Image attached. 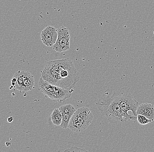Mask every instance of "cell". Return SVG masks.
Segmentation results:
<instances>
[{"label": "cell", "mask_w": 154, "mask_h": 152, "mask_svg": "<svg viewBox=\"0 0 154 152\" xmlns=\"http://www.w3.org/2000/svg\"><path fill=\"white\" fill-rule=\"evenodd\" d=\"M41 77L49 83L68 90L74 88L80 78L75 64L69 58L48 61Z\"/></svg>", "instance_id": "6da1fadb"}, {"label": "cell", "mask_w": 154, "mask_h": 152, "mask_svg": "<svg viewBox=\"0 0 154 152\" xmlns=\"http://www.w3.org/2000/svg\"><path fill=\"white\" fill-rule=\"evenodd\" d=\"M96 104L101 113L111 124H120L129 121L120 108L118 91L108 89Z\"/></svg>", "instance_id": "7a4b0ae2"}, {"label": "cell", "mask_w": 154, "mask_h": 152, "mask_svg": "<svg viewBox=\"0 0 154 152\" xmlns=\"http://www.w3.org/2000/svg\"><path fill=\"white\" fill-rule=\"evenodd\" d=\"M120 108L128 121L137 120L136 111L139 105L130 92V88L124 87L118 90Z\"/></svg>", "instance_id": "3957f363"}, {"label": "cell", "mask_w": 154, "mask_h": 152, "mask_svg": "<svg viewBox=\"0 0 154 152\" xmlns=\"http://www.w3.org/2000/svg\"><path fill=\"white\" fill-rule=\"evenodd\" d=\"M38 86L39 90L46 97L50 98L54 101L60 103L71 98L72 91H74L72 89L68 90L54 85L44 80L42 77L38 82Z\"/></svg>", "instance_id": "277c9868"}, {"label": "cell", "mask_w": 154, "mask_h": 152, "mask_svg": "<svg viewBox=\"0 0 154 152\" xmlns=\"http://www.w3.org/2000/svg\"><path fill=\"white\" fill-rule=\"evenodd\" d=\"M93 118V114L89 108L81 107L73 114L68 128L74 132H82L91 124Z\"/></svg>", "instance_id": "5b68a950"}, {"label": "cell", "mask_w": 154, "mask_h": 152, "mask_svg": "<svg viewBox=\"0 0 154 152\" xmlns=\"http://www.w3.org/2000/svg\"><path fill=\"white\" fill-rule=\"evenodd\" d=\"M34 83L33 76L27 71H18L11 80L12 85L20 92H26L32 90Z\"/></svg>", "instance_id": "8992f818"}, {"label": "cell", "mask_w": 154, "mask_h": 152, "mask_svg": "<svg viewBox=\"0 0 154 152\" xmlns=\"http://www.w3.org/2000/svg\"><path fill=\"white\" fill-rule=\"evenodd\" d=\"M58 37L53 49L59 53L68 51L70 49V36L67 27H60L57 29Z\"/></svg>", "instance_id": "52a82bcc"}, {"label": "cell", "mask_w": 154, "mask_h": 152, "mask_svg": "<svg viewBox=\"0 0 154 152\" xmlns=\"http://www.w3.org/2000/svg\"><path fill=\"white\" fill-rule=\"evenodd\" d=\"M42 42L48 47H53L57 40V29L53 26H47L42 31L40 34Z\"/></svg>", "instance_id": "ba28073f"}, {"label": "cell", "mask_w": 154, "mask_h": 152, "mask_svg": "<svg viewBox=\"0 0 154 152\" xmlns=\"http://www.w3.org/2000/svg\"><path fill=\"white\" fill-rule=\"evenodd\" d=\"M136 114L144 115L151 120L154 121V106L152 104L144 103L141 104L138 106L136 111Z\"/></svg>", "instance_id": "9c48e42d"}, {"label": "cell", "mask_w": 154, "mask_h": 152, "mask_svg": "<svg viewBox=\"0 0 154 152\" xmlns=\"http://www.w3.org/2000/svg\"><path fill=\"white\" fill-rule=\"evenodd\" d=\"M51 118L54 125L57 126H60L62 122V116L59 108L54 109L51 115Z\"/></svg>", "instance_id": "30bf717a"}, {"label": "cell", "mask_w": 154, "mask_h": 152, "mask_svg": "<svg viewBox=\"0 0 154 152\" xmlns=\"http://www.w3.org/2000/svg\"><path fill=\"white\" fill-rule=\"evenodd\" d=\"M59 109L61 113H69L73 115L76 110L75 107L71 104L63 105L59 107Z\"/></svg>", "instance_id": "8fae6325"}, {"label": "cell", "mask_w": 154, "mask_h": 152, "mask_svg": "<svg viewBox=\"0 0 154 152\" xmlns=\"http://www.w3.org/2000/svg\"><path fill=\"white\" fill-rule=\"evenodd\" d=\"M62 113V119L60 127L63 129H66L68 127L69 123L71 121L73 114H69V113Z\"/></svg>", "instance_id": "7c38bea8"}, {"label": "cell", "mask_w": 154, "mask_h": 152, "mask_svg": "<svg viewBox=\"0 0 154 152\" xmlns=\"http://www.w3.org/2000/svg\"><path fill=\"white\" fill-rule=\"evenodd\" d=\"M137 122L140 125H145L152 122L145 116L141 114L137 115Z\"/></svg>", "instance_id": "4fadbf2b"}, {"label": "cell", "mask_w": 154, "mask_h": 152, "mask_svg": "<svg viewBox=\"0 0 154 152\" xmlns=\"http://www.w3.org/2000/svg\"><path fill=\"white\" fill-rule=\"evenodd\" d=\"M87 152L88 151L84 149H81V148H78L76 147H73L69 149H67L64 152Z\"/></svg>", "instance_id": "5bb4252c"}, {"label": "cell", "mask_w": 154, "mask_h": 152, "mask_svg": "<svg viewBox=\"0 0 154 152\" xmlns=\"http://www.w3.org/2000/svg\"><path fill=\"white\" fill-rule=\"evenodd\" d=\"M13 118L12 117H9V118H8V123H11V122H13Z\"/></svg>", "instance_id": "9a60e30c"}]
</instances>
